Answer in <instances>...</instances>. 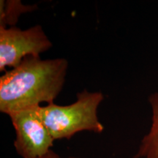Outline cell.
Segmentation results:
<instances>
[{
	"instance_id": "obj_4",
	"label": "cell",
	"mask_w": 158,
	"mask_h": 158,
	"mask_svg": "<svg viewBox=\"0 0 158 158\" xmlns=\"http://www.w3.org/2000/svg\"><path fill=\"white\" fill-rule=\"evenodd\" d=\"M39 106L14 112L8 116L15 130L14 148L21 158H40L52 150V136L38 112Z\"/></svg>"
},
{
	"instance_id": "obj_1",
	"label": "cell",
	"mask_w": 158,
	"mask_h": 158,
	"mask_svg": "<svg viewBox=\"0 0 158 158\" xmlns=\"http://www.w3.org/2000/svg\"><path fill=\"white\" fill-rule=\"evenodd\" d=\"M68 69L65 59L27 56L0 77V111L9 116L43 102L54 103L64 86Z\"/></svg>"
},
{
	"instance_id": "obj_7",
	"label": "cell",
	"mask_w": 158,
	"mask_h": 158,
	"mask_svg": "<svg viewBox=\"0 0 158 158\" xmlns=\"http://www.w3.org/2000/svg\"><path fill=\"white\" fill-rule=\"evenodd\" d=\"M40 158H78V157H61L60 155H59L58 154L54 152L53 150H51L50 152L48 154L43 156V157Z\"/></svg>"
},
{
	"instance_id": "obj_3",
	"label": "cell",
	"mask_w": 158,
	"mask_h": 158,
	"mask_svg": "<svg viewBox=\"0 0 158 158\" xmlns=\"http://www.w3.org/2000/svg\"><path fill=\"white\" fill-rule=\"evenodd\" d=\"M52 42L40 25L21 29L0 27V71L16 68L27 56H40L52 47Z\"/></svg>"
},
{
	"instance_id": "obj_2",
	"label": "cell",
	"mask_w": 158,
	"mask_h": 158,
	"mask_svg": "<svg viewBox=\"0 0 158 158\" xmlns=\"http://www.w3.org/2000/svg\"><path fill=\"white\" fill-rule=\"evenodd\" d=\"M104 100L101 92L84 89L78 92L76 101L68 106L55 103L40 106L41 119L54 141L70 139L81 132L100 134L104 126L98 118L99 106Z\"/></svg>"
},
{
	"instance_id": "obj_5",
	"label": "cell",
	"mask_w": 158,
	"mask_h": 158,
	"mask_svg": "<svg viewBox=\"0 0 158 158\" xmlns=\"http://www.w3.org/2000/svg\"><path fill=\"white\" fill-rule=\"evenodd\" d=\"M152 122L149 131L140 142L134 158H158V92L149 97Z\"/></svg>"
},
{
	"instance_id": "obj_6",
	"label": "cell",
	"mask_w": 158,
	"mask_h": 158,
	"mask_svg": "<svg viewBox=\"0 0 158 158\" xmlns=\"http://www.w3.org/2000/svg\"><path fill=\"white\" fill-rule=\"evenodd\" d=\"M37 9L36 5H24L19 0L0 1V27H15L20 16Z\"/></svg>"
}]
</instances>
